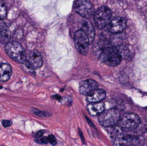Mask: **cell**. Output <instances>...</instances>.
<instances>
[{
	"mask_svg": "<svg viewBox=\"0 0 147 146\" xmlns=\"http://www.w3.org/2000/svg\"><path fill=\"white\" fill-rule=\"evenodd\" d=\"M5 51L9 56L15 61L23 64L26 62V53L20 43L15 41L9 42L5 46Z\"/></svg>",
	"mask_w": 147,
	"mask_h": 146,
	"instance_id": "cell-1",
	"label": "cell"
},
{
	"mask_svg": "<svg viewBox=\"0 0 147 146\" xmlns=\"http://www.w3.org/2000/svg\"><path fill=\"white\" fill-rule=\"evenodd\" d=\"M102 63L111 66H117L122 61L116 48L109 47L104 50L99 58Z\"/></svg>",
	"mask_w": 147,
	"mask_h": 146,
	"instance_id": "cell-2",
	"label": "cell"
},
{
	"mask_svg": "<svg viewBox=\"0 0 147 146\" xmlns=\"http://www.w3.org/2000/svg\"><path fill=\"white\" fill-rule=\"evenodd\" d=\"M112 12L109 8L105 6L100 7L95 12L94 20L96 26L102 29L109 24L112 17Z\"/></svg>",
	"mask_w": 147,
	"mask_h": 146,
	"instance_id": "cell-3",
	"label": "cell"
},
{
	"mask_svg": "<svg viewBox=\"0 0 147 146\" xmlns=\"http://www.w3.org/2000/svg\"><path fill=\"white\" fill-rule=\"evenodd\" d=\"M120 119V113L117 109H111L105 110L98 117L99 123L104 127L115 125Z\"/></svg>",
	"mask_w": 147,
	"mask_h": 146,
	"instance_id": "cell-4",
	"label": "cell"
},
{
	"mask_svg": "<svg viewBox=\"0 0 147 146\" xmlns=\"http://www.w3.org/2000/svg\"><path fill=\"white\" fill-rule=\"evenodd\" d=\"M143 143L144 139L141 137L122 134L115 137L113 145L114 146H142Z\"/></svg>",
	"mask_w": 147,
	"mask_h": 146,
	"instance_id": "cell-5",
	"label": "cell"
},
{
	"mask_svg": "<svg viewBox=\"0 0 147 146\" xmlns=\"http://www.w3.org/2000/svg\"><path fill=\"white\" fill-rule=\"evenodd\" d=\"M74 43L78 50L84 55L87 54L90 46V39L83 29L78 30L74 34Z\"/></svg>",
	"mask_w": 147,
	"mask_h": 146,
	"instance_id": "cell-6",
	"label": "cell"
},
{
	"mask_svg": "<svg viewBox=\"0 0 147 146\" xmlns=\"http://www.w3.org/2000/svg\"><path fill=\"white\" fill-rule=\"evenodd\" d=\"M140 122L139 116L134 113L127 114L120 121V127L122 131L129 132L138 127Z\"/></svg>",
	"mask_w": 147,
	"mask_h": 146,
	"instance_id": "cell-7",
	"label": "cell"
},
{
	"mask_svg": "<svg viewBox=\"0 0 147 146\" xmlns=\"http://www.w3.org/2000/svg\"><path fill=\"white\" fill-rule=\"evenodd\" d=\"M24 64L29 69H37L41 67L43 64L42 56L37 50L29 51L26 53V61Z\"/></svg>",
	"mask_w": 147,
	"mask_h": 146,
	"instance_id": "cell-8",
	"label": "cell"
},
{
	"mask_svg": "<svg viewBox=\"0 0 147 146\" xmlns=\"http://www.w3.org/2000/svg\"><path fill=\"white\" fill-rule=\"evenodd\" d=\"M76 12L80 15L86 18H90L94 13V8L89 1L80 0L77 1L75 5Z\"/></svg>",
	"mask_w": 147,
	"mask_h": 146,
	"instance_id": "cell-9",
	"label": "cell"
},
{
	"mask_svg": "<svg viewBox=\"0 0 147 146\" xmlns=\"http://www.w3.org/2000/svg\"><path fill=\"white\" fill-rule=\"evenodd\" d=\"M127 27V21L126 20L121 17H116L110 21L109 26L108 30L113 33H120L126 28Z\"/></svg>",
	"mask_w": 147,
	"mask_h": 146,
	"instance_id": "cell-10",
	"label": "cell"
},
{
	"mask_svg": "<svg viewBox=\"0 0 147 146\" xmlns=\"http://www.w3.org/2000/svg\"><path fill=\"white\" fill-rule=\"evenodd\" d=\"M98 85L95 81L88 79L81 81L80 83L79 91L80 93L85 96H88L97 89Z\"/></svg>",
	"mask_w": 147,
	"mask_h": 146,
	"instance_id": "cell-11",
	"label": "cell"
},
{
	"mask_svg": "<svg viewBox=\"0 0 147 146\" xmlns=\"http://www.w3.org/2000/svg\"><path fill=\"white\" fill-rule=\"evenodd\" d=\"M86 108L90 115L96 116L104 111L105 106L103 103H94L88 105Z\"/></svg>",
	"mask_w": 147,
	"mask_h": 146,
	"instance_id": "cell-12",
	"label": "cell"
},
{
	"mask_svg": "<svg viewBox=\"0 0 147 146\" xmlns=\"http://www.w3.org/2000/svg\"><path fill=\"white\" fill-rule=\"evenodd\" d=\"M106 93L102 89H96L87 96V100L91 103H97L105 99Z\"/></svg>",
	"mask_w": 147,
	"mask_h": 146,
	"instance_id": "cell-13",
	"label": "cell"
},
{
	"mask_svg": "<svg viewBox=\"0 0 147 146\" xmlns=\"http://www.w3.org/2000/svg\"><path fill=\"white\" fill-rule=\"evenodd\" d=\"M12 74L11 67L7 63H3L0 65V80L5 82L10 79Z\"/></svg>",
	"mask_w": 147,
	"mask_h": 146,
	"instance_id": "cell-14",
	"label": "cell"
},
{
	"mask_svg": "<svg viewBox=\"0 0 147 146\" xmlns=\"http://www.w3.org/2000/svg\"><path fill=\"white\" fill-rule=\"evenodd\" d=\"M125 38V35L122 33H114L110 38V42L112 46L117 47L122 45Z\"/></svg>",
	"mask_w": 147,
	"mask_h": 146,
	"instance_id": "cell-15",
	"label": "cell"
},
{
	"mask_svg": "<svg viewBox=\"0 0 147 146\" xmlns=\"http://www.w3.org/2000/svg\"><path fill=\"white\" fill-rule=\"evenodd\" d=\"M12 31L7 25L0 31V42L3 44H6L9 43L12 36Z\"/></svg>",
	"mask_w": 147,
	"mask_h": 146,
	"instance_id": "cell-16",
	"label": "cell"
},
{
	"mask_svg": "<svg viewBox=\"0 0 147 146\" xmlns=\"http://www.w3.org/2000/svg\"><path fill=\"white\" fill-rule=\"evenodd\" d=\"M116 49L122 60L127 59L130 56V51L125 45H120L117 47Z\"/></svg>",
	"mask_w": 147,
	"mask_h": 146,
	"instance_id": "cell-17",
	"label": "cell"
},
{
	"mask_svg": "<svg viewBox=\"0 0 147 146\" xmlns=\"http://www.w3.org/2000/svg\"><path fill=\"white\" fill-rule=\"evenodd\" d=\"M7 17V9L5 3L0 2V20H3Z\"/></svg>",
	"mask_w": 147,
	"mask_h": 146,
	"instance_id": "cell-18",
	"label": "cell"
},
{
	"mask_svg": "<svg viewBox=\"0 0 147 146\" xmlns=\"http://www.w3.org/2000/svg\"><path fill=\"white\" fill-rule=\"evenodd\" d=\"M32 111L35 115L41 117H49L52 115L51 113L49 112L41 111L37 109H33Z\"/></svg>",
	"mask_w": 147,
	"mask_h": 146,
	"instance_id": "cell-19",
	"label": "cell"
},
{
	"mask_svg": "<svg viewBox=\"0 0 147 146\" xmlns=\"http://www.w3.org/2000/svg\"><path fill=\"white\" fill-rule=\"evenodd\" d=\"M48 138L49 142L51 145L53 146H55L57 144V139H56L54 135H49L48 136Z\"/></svg>",
	"mask_w": 147,
	"mask_h": 146,
	"instance_id": "cell-20",
	"label": "cell"
},
{
	"mask_svg": "<svg viewBox=\"0 0 147 146\" xmlns=\"http://www.w3.org/2000/svg\"><path fill=\"white\" fill-rule=\"evenodd\" d=\"M2 124L4 127H9L12 126L13 122L12 121L8 120H3L2 121Z\"/></svg>",
	"mask_w": 147,
	"mask_h": 146,
	"instance_id": "cell-21",
	"label": "cell"
},
{
	"mask_svg": "<svg viewBox=\"0 0 147 146\" xmlns=\"http://www.w3.org/2000/svg\"><path fill=\"white\" fill-rule=\"evenodd\" d=\"M40 141L41 143L43 144H47L49 143V140H48V137H46V136H44V137H42L40 139Z\"/></svg>",
	"mask_w": 147,
	"mask_h": 146,
	"instance_id": "cell-22",
	"label": "cell"
},
{
	"mask_svg": "<svg viewBox=\"0 0 147 146\" xmlns=\"http://www.w3.org/2000/svg\"><path fill=\"white\" fill-rule=\"evenodd\" d=\"M44 134V130H40V131H39L37 133V134H36V136H37V138H41L42 136H43V135Z\"/></svg>",
	"mask_w": 147,
	"mask_h": 146,
	"instance_id": "cell-23",
	"label": "cell"
},
{
	"mask_svg": "<svg viewBox=\"0 0 147 146\" xmlns=\"http://www.w3.org/2000/svg\"><path fill=\"white\" fill-rule=\"evenodd\" d=\"M86 117V120H87V122H88V123H89V124H90V126H92V127H93V128H95V126H94V125H93V123H92V122L91 121H90V119H89V118H88V117Z\"/></svg>",
	"mask_w": 147,
	"mask_h": 146,
	"instance_id": "cell-24",
	"label": "cell"
},
{
	"mask_svg": "<svg viewBox=\"0 0 147 146\" xmlns=\"http://www.w3.org/2000/svg\"><path fill=\"white\" fill-rule=\"evenodd\" d=\"M79 134H80V138H81V139H82V140H84V137H83V134H82V132H81V131L80 130H79Z\"/></svg>",
	"mask_w": 147,
	"mask_h": 146,
	"instance_id": "cell-25",
	"label": "cell"
},
{
	"mask_svg": "<svg viewBox=\"0 0 147 146\" xmlns=\"http://www.w3.org/2000/svg\"><path fill=\"white\" fill-rule=\"evenodd\" d=\"M1 146H6L4 145H2Z\"/></svg>",
	"mask_w": 147,
	"mask_h": 146,
	"instance_id": "cell-26",
	"label": "cell"
}]
</instances>
